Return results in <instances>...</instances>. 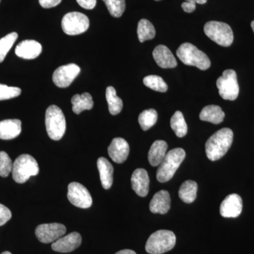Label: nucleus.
I'll use <instances>...</instances> for the list:
<instances>
[{"label":"nucleus","instance_id":"obj_33","mask_svg":"<svg viewBox=\"0 0 254 254\" xmlns=\"http://www.w3.org/2000/svg\"><path fill=\"white\" fill-rule=\"evenodd\" d=\"M13 163L9 155L4 151H0V176L6 177L12 172Z\"/></svg>","mask_w":254,"mask_h":254},{"label":"nucleus","instance_id":"obj_36","mask_svg":"<svg viewBox=\"0 0 254 254\" xmlns=\"http://www.w3.org/2000/svg\"><path fill=\"white\" fill-rule=\"evenodd\" d=\"M11 218V210L7 207L0 203V226L5 225Z\"/></svg>","mask_w":254,"mask_h":254},{"label":"nucleus","instance_id":"obj_17","mask_svg":"<svg viewBox=\"0 0 254 254\" xmlns=\"http://www.w3.org/2000/svg\"><path fill=\"white\" fill-rule=\"evenodd\" d=\"M42 50V46L38 42L33 40H26L18 43L15 49V53L18 58L33 60L41 54Z\"/></svg>","mask_w":254,"mask_h":254},{"label":"nucleus","instance_id":"obj_32","mask_svg":"<svg viewBox=\"0 0 254 254\" xmlns=\"http://www.w3.org/2000/svg\"><path fill=\"white\" fill-rule=\"evenodd\" d=\"M110 15L113 17L120 18L123 16L126 8L125 0H103Z\"/></svg>","mask_w":254,"mask_h":254},{"label":"nucleus","instance_id":"obj_7","mask_svg":"<svg viewBox=\"0 0 254 254\" xmlns=\"http://www.w3.org/2000/svg\"><path fill=\"white\" fill-rule=\"evenodd\" d=\"M205 35L219 46L229 47L234 41L233 31L227 23L220 21H209L204 26Z\"/></svg>","mask_w":254,"mask_h":254},{"label":"nucleus","instance_id":"obj_15","mask_svg":"<svg viewBox=\"0 0 254 254\" xmlns=\"http://www.w3.org/2000/svg\"><path fill=\"white\" fill-rule=\"evenodd\" d=\"M129 145L123 138H115L108 147V154L115 163H123L129 154Z\"/></svg>","mask_w":254,"mask_h":254},{"label":"nucleus","instance_id":"obj_11","mask_svg":"<svg viewBox=\"0 0 254 254\" xmlns=\"http://www.w3.org/2000/svg\"><path fill=\"white\" fill-rule=\"evenodd\" d=\"M66 232V227L63 224H42L36 227V235L42 243L49 244L59 240Z\"/></svg>","mask_w":254,"mask_h":254},{"label":"nucleus","instance_id":"obj_25","mask_svg":"<svg viewBox=\"0 0 254 254\" xmlns=\"http://www.w3.org/2000/svg\"><path fill=\"white\" fill-rule=\"evenodd\" d=\"M198 185L196 182L187 180L184 182L179 190V196L182 201L186 203H191L196 198Z\"/></svg>","mask_w":254,"mask_h":254},{"label":"nucleus","instance_id":"obj_26","mask_svg":"<svg viewBox=\"0 0 254 254\" xmlns=\"http://www.w3.org/2000/svg\"><path fill=\"white\" fill-rule=\"evenodd\" d=\"M106 100L111 115H117L121 113L123 108V100L117 95L116 91L114 87L109 86L107 88Z\"/></svg>","mask_w":254,"mask_h":254},{"label":"nucleus","instance_id":"obj_8","mask_svg":"<svg viewBox=\"0 0 254 254\" xmlns=\"http://www.w3.org/2000/svg\"><path fill=\"white\" fill-rule=\"evenodd\" d=\"M219 90V94L224 100H235L240 93V87L236 71L233 69H227L224 71L220 77L216 82Z\"/></svg>","mask_w":254,"mask_h":254},{"label":"nucleus","instance_id":"obj_24","mask_svg":"<svg viewBox=\"0 0 254 254\" xmlns=\"http://www.w3.org/2000/svg\"><path fill=\"white\" fill-rule=\"evenodd\" d=\"M72 110L76 115H79L84 110H90L93 108V100L91 95L88 93L73 95L71 98Z\"/></svg>","mask_w":254,"mask_h":254},{"label":"nucleus","instance_id":"obj_2","mask_svg":"<svg viewBox=\"0 0 254 254\" xmlns=\"http://www.w3.org/2000/svg\"><path fill=\"white\" fill-rule=\"evenodd\" d=\"M185 157L186 153L181 148H174L167 153L157 171L156 177L158 182L164 183L170 181L185 160Z\"/></svg>","mask_w":254,"mask_h":254},{"label":"nucleus","instance_id":"obj_12","mask_svg":"<svg viewBox=\"0 0 254 254\" xmlns=\"http://www.w3.org/2000/svg\"><path fill=\"white\" fill-rule=\"evenodd\" d=\"M81 69L75 64H68L57 68L53 75V82L60 88H66L71 84Z\"/></svg>","mask_w":254,"mask_h":254},{"label":"nucleus","instance_id":"obj_43","mask_svg":"<svg viewBox=\"0 0 254 254\" xmlns=\"http://www.w3.org/2000/svg\"><path fill=\"white\" fill-rule=\"evenodd\" d=\"M0 1H1V0H0Z\"/></svg>","mask_w":254,"mask_h":254},{"label":"nucleus","instance_id":"obj_16","mask_svg":"<svg viewBox=\"0 0 254 254\" xmlns=\"http://www.w3.org/2000/svg\"><path fill=\"white\" fill-rule=\"evenodd\" d=\"M131 187L136 194L145 197L149 191L150 179L148 174L144 169L138 168L132 174Z\"/></svg>","mask_w":254,"mask_h":254},{"label":"nucleus","instance_id":"obj_27","mask_svg":"<svg viewBox=\"0 0 254 254\" xmlns=\"http://www.w3.org/2000/svg\"><path fill=\"white\" fill-rule=\"evenodd\" d=\"M137 34L141 43L153 39L155 36V29L148 20H140L137 28Z\"/></svg>","mask_w":254,"mask_h":254},{"label":"nucleus","instance_id":"obj_29","mask_svg":"<svg viewBox=\"0 0 254 254\" xmlns=\"http://www.w3.org/2000/svg\"><path fill=\"white\" fill-rule=\"evenodd\" d=\"M158 120V113L154 109L144 110L138 117V123L143 131H147L154 126Z\"/></svg>","mask_w":254,"mask_h":254},{"label":"nucleus","instance_id":"obj_19","mask_svg":"<svg viewBox=\"0 0 254 254\" xmlns=\"http://www.w3.org/2000/svg\"><path fill=\"white\" fill-rule=\"evenodd\" d=\"M170 193L165 190L157 192L150 201L149 208L153 213L165 214L170 209Z\"/></svg>","mask_w":254,"mask_h":254},{"label":"nucleus","instance_id":"obj_10","mask_svg":"<svg viewBox=\"0 0 254 254\" xmlns=\"http://www.w3.org/2000/svg\"><path fill=\"white\" fill-rule=\"evenodd\" d=\"M68 199L71 204L80 208H88L93 203L90 192L78 182H71L68 186Z\"/></svg>","mask_w":254,"mask_h":254},{"label":"nucleus","instance_id":"obj_30","mask_svg":"<svg viewBox=\"0 0 254 254\" xmlns=\"http://www.w3.org/2000/svg\"><path fill=\"white\" fill-rule=\"evenodd\" d=\"M143 83L145 86L153 91L165 93L168 89V85L165 81L157 75H150L143 78Z\"/></svg>","mask_w":254,"mask_h":254},{"label":"nucleus","instance_id":"obj_13","mask_svg":"<svg viewBox=\"0 0 254 254\" xmlns=\"http://www.w3.org/2000/svg\"><path fill=\"white\" fill-rule=\"evenodd\" d=\"M243 208V203L240 195L232 193L227 195L222 202L220 213L224 218H237L240 216Z\"/></svg>","mask_w":254,"mask_h":254},{"label":"nucleus","instance_id":"obj_20","mask_svg":"<svg viewBox=\"0 0 254 254\" xmlns=\"http://www.w3.org/2000/svg\"><path fill=\"white\" fill-rule=\"evenodd\" d=\"M21 132V122L19 120L14 119L0 122V139H14Z\"/></svg>","mask_w":254,"mask_h":254},{"label":"nucleus","instance_id":"obj_6","mask_svg":"<svg viewBox=\"0 0 254 254\" xmlns=\"http://www.w3.org/2000/svg\"><path fill=\"white\" fill-rule=\"evenodd\" d=\"M46 126L48 136L54 141H59L66 131V119L59 107L51 105L46 113Z\"/></svg>","mask_w":254,"mask_h":254},{"label":"nucleus","instance_id":"obj_23","mask_svg":"<svg viewBox=\"0 0 254 254\" xmlns=\"http://www.w3.org/2000/svg\"><path fill=\"white\" fill-rule=\"evenodd\" d=\"M199 118L202 121L209 122L215 125H218L223 122L225 113L218 105H208L201 110Z\"/></svg>","mask_w":254,"mask_h":254},{"label":"nucleus","instance_id":"obj_35","mask_svg":"<svg viewBox=\"0 0 254 254\" xmlns=\"http://www.w3.org/2000/svg\"><path fill=\"white\" fill-rule=\"evenodd\" d=\"M182 3V7L187 13H191L195 11V4H203L206 3L207 0H185Z\"/></svg>","mask_w":254,"mask_h":254},{"label":"nucleus","instance_id":"obj_3","mask_svg":"<svg viewBox=\"0 0 254 254\" xmlns=\"http://www.w3.org/2000/svg\"><path fill=\"white\" fill-rule=\"evenodd\" d=\"M177 55L185 64L195 66L200 70L208 69L211 64L207 55L191 43L182 44L177 50Z\"/></svg>","mask_w":254,"mask_h":254},{"label":"nucleus","instance_id":"obj_40","mask_svg":"<svg viewBox=\"0 0 254 254\" xmlns=\"http://www.w3.org/2000/svg\"><path fill=\"white\" fill-rule=\"evenodd\" d=\"M251 26H252V29H253L254 33V21H252V23H251Z\"/></svg>","mask_w":254,"mask_h":254},{"label":"nucleus","instance_id":"obj_37","mask_svg":"<svg viewBox=\"0 0 254 254\" xmlns=\"http://www.w3.org/2000/svg\"><path fill=\"white\" fill-rule=\"evenodd\" d=\"M63 0H39L40 4L45 9L55 7L62 2Z\"/></svg>","mask_w":254,"mask_h":254},{"label":"nucleus","instance_id":"obj_31","mask_svg":"<svg viewBox=\"0 0 254 254\" xmlns=\"http://www.w3.org/2000/svg\"><path fill=\"white\" fill-rule=\"evenodd\" d=\"M17 38V33L13 32L0 39V63L4 61L6 55L14 46Z\"/></svg>","mask_w":254,"mask_h":254},{"label":"nucleus","instance_id":"obj_9","mask_svg":"<svg viewBox=\"0 0 254 254\" xmlns=\"http://www.w3.org/2000/svg\"><path fill=\"white\" fill-rule=\"evenodd\" d=\"M89 26L88 16L77 11L65 14L62 20L63 31L68 36H76L85 33Z\"/></svg>","mask_w":254,"mask_h":254},{"label":"nucleus","instance_id":"obj_21","mask_svg":"<svg viewBox=\"0 0 254 254\" xmlns=\"http://www.w3.org/2000/svg\"><path fill=\"white\" fill-rule=\"evenodd\" d=\"M100 181L105 190L111 188L113 183L114 169L112 164L106 158L101 157L97 161Z\"/></svg>","mask_w":254,"mask_h":254},{"label":"nucleus","instance_id":"obj_41","mask_svg":"<svg viewBox=\"0 0 254 254\" xmlns=\"http://www.w3.org/2000/svg\"><path fill=\"white\" fill-rule=\"evenodd\" d=\"M1 254H12L10 253L9 252H2V253H1Z\"/></svg>","mask_w":254,"mask_h":254},{"label":"nucleus","instance_id":"obj_1","mask_svg":"<svg viewBox=\"0 0 254 254\" xmlns=\"http://www.w3.org/2000/svg\"><path fill=\"white\" fill-rule=\"evenodd\" d=\"M233 131L223 128L215 132L205 143V153L209 160L216 161L224 156L232 144Z\"/></svg>","mask_w":254,"mask_h":254},{"label":"nucleus","instance_id":"obj_38","mask_svg":"<svg viewBox=\"0 0 254 254\" xmlns=\"http://www.w3.org/2000/svg\"><path fill=\"white\" fill-rule=\"evenodd\" d=\"M76 1L81 7L86 9H94L97 3V0H76Z\"/></svg>","mask_w":254,"mask_h":254},{"label":"nucleus","instance_id":"obj_14","mask_svg":"<svg viewBox=\"0 0 254 254\" xmlns=\"http://www.w3.org/2000/svg\"><path fill=\"white\" fill-rule=\"evenodd\" d=\"M81 242V235L78 232H73L55 241L52 245V249L55 252L60 253H69L79 247Z\"/></svg>","mask_w":254,"mask_h":254},{"label":"nucleus","instance_id":"obj_5","mask_svg":"<svg viewBox=\"0 0 254 254\" xmlns=\"http://www.w3.org/2000/svg\"><path fill=\"white\" fill-rule=\"evenodd\" d=\"M176 244V236L170 230H158L150 235L145 251L150 254H163L173 250Z\"/></svg>","mask_w":254,"mask_h":254},{"label":"nucleus","instance_id":"obj_39","mask_svg":"<svg viewBox=\"0 0 254 254\" xmlns=\"http://www.w3.org/2000/svg\"><path fill=\"white\" fill-rule=\"evenodd\" d=\"M115 254H136V252L130 250H124L120 251Z\"/></svg>","mask_w":254,"mask_h":254},{"label":"nucleus","instance_id":"obj_22","mask_svg":"<svg viewBox=\"0 0 254 254\" xmlns=\"http://www.w3.org/2000/svg\"><path fill=\"white\" fill-rule=\"evenodd\" d=\"M168 150V143L162 140H157L152 144L148 152V161L153 167L158 166L163 162Z\"/></svg>","mask_w":254,"mask_h":254},{"label":"nucleus","instance_id":"obj_42","mask_svg":"<svg viewBox=\"0 0 254 254\" xmlns=\"http://www.w3.org/2000/svg\"><path fill=\"white\" fill-rule=\"evenodd\" d=\"M155 1H160V0H155Z\"/></svg>","mask_w":254,"mask_h":254},{"label":"nucleus","instance_id":"obj_4","mask_svg":"<svg viewBox=\"0 0 254 254\" xmlns=\"http://www.w3.org/2000/svg\"><path fill=\"white\" fill-rule=\"evenodd\" d=\"M39 173V166L36 159L28 154L18 156L13 163L12 177L16 183L23 184L32 176Z\"/></svg>","mask_w":254,"mask_h":254},{"label":"nucleus","instance_id":"obj_18","mask_svg":"<svg viewBox=\"0 0 254 254\" xmlns=\"http://www.w3.org/2000/svg\"><path fill=\"white\" fill-rule=\"evenodd\" d=\"M153 56L157 64L163 68H172L176 67L177 60L173 53L168 47L160 45L155 48L153 52Z\"/></svg>","mask_w":254,"mask_h":254},{"label":"nucleus","instance_id":"obj_28","mask_svg":"<svg viewBox=\"0 0 254 254\" xmlns=\"http://www.w3.org/2000/svg\"><path fill=\"white\" fill-rule=\"evenodd\" d=\"M170 126L177 136L182 138L186 136L188 131V127H187L183 114L181 112H175L170 120Z\"/></svg>","mask_w":254,"mask_h":254},{"label":"nucleus","instance_id":"obj_34","mask_svg":"<svg viewBox=\"0 0 254 254\" xmlns=\"http://www.w3.org/2000/svg\"><path fill=\"white\" fill-rule=\"evenodd\" d=\"M21 93V88L11 87L0 83V100L11 99L19 96Z\"/></svg>","mask_w":254,"mask_h":254}]
</instances>
